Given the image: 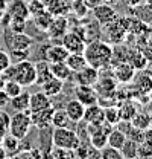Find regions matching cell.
<instances>
[{
	"instance_id": "ab89813d",
	"label": "cell",
	"mask_w": 152,
	"mask_h": 159,
	"mask_svg": "<svg viewBox=\"0 0 152 159\" xmlns=\"http://www.w3.org/2000/svg\"><path fill=\"white\" fill-rule=\"evenodd\" d=\"M11 64H12L11 55L8 52H5V51H0V72H3L5 69H8Z\"/></svg>"
},
{
	"instance_id": "c3c4849f",
	"label": "cell",
	"mask_w": 152,
	"mask_h": 159,
	"mask_svg": "<svg viewBox=\"0 0 152 159\" xmlns=\"http://www.w3.org/2000/svg\"><path fill=\"white\" fill-rule=\"evenodd\" d=\"M146 113H149V116L152 118V101L148 102V110H146Z\"/></svg>"
},
{
	"instance_id": "f5cc1de1",
	"label": "cell",
	"mask_w": 152,
	"mask_h": 159,
	"mask_svg": "<svg viewBox=\"0 0 152 159\" xmlns=\"http://www.w3.org/2000/svg\"><path fill=\"white\" fill-rule=\"evenodd\" d=\"M3 136H5V132L0 130V145H2V141H3Z\"/></svg>"
},
{
	"instance_id": "277c9868",
	"label": "cell",
	"mask_w": 152,
	"mask_h": 159,
	"mask_svg": "<svg viewBox=\"0 0 152 159\" xmlns=\"http://www.w3.org/2000/svg\"><path fill=\"white\" fill-rule=\"evenodd\" d=\"M29 110L26 112H15L11 118H9V129L8 133H11L12 136H15L17 139H24L29 135V130L32 127L31 122V116H29Z\"/></svg>"
},
{
	"instance_id": "52a82bcc",
	"label": "cell",
	"mask_w": 152,
	"mask_h": 159,
	"mask_svg": "<svg viewBox=\"0 0 152 159\" xmlns=\"http://www.w3.org/2000/svg\"><path fill=\"white\" fill-rule=\"evenodd\" d=\"M93 14H95V19L97 20V23L102 25V26H107V25L113 23L114 20L119 17L117 12H116V9H114L111 5H108V3H99V5H96L95 8H93Z\"/></svg>"
},
{
	"instance_id": "1f68e13d",
	"label": "cell",
	"mask_w": 152,
	"mask_h": 159,
	"mask_svg": "<svg viewBox=\"0 0 152 159\" xmlns=\"http://www.w3.org/2000/svg\"><path fill=\"white\" fill-rule=\"evenodd\" d=\"M135 16H137V19L140 20V21H143V23H152V8L149 5H135Z\"/></svg>"
},
{
	"instance_id": "836d02e7",
	"label": "cell",
	"mask_w": 152,
	"mask_h": 159,
	"mask_svg": "<svg viewBox=\"0 0 152 159\" xmlns=\"http://www.w3.org/2000/svg\"><path fill=\"white\" fill-rule=\"evenodd\" d=\"M2 89L8 93V97H9V98H12V97L19 95L20 92L23 90V86H20L15 80H5V83H3V87H2Z\"/></svg>"
},
{
	"instance_id": "816d5d0a",
	"label": "cell",
	"mask_w": 152,
	"mask_h": 159,
	"mask_svg": "<svg viewBox=\"0 0 152 159\" xmlns=\"http://www.w3.org/2000/svg\"><path fill=\"white\" fill-rule=\"evenodd\" d=\"M3 83H5V78H3V75H2V72H0V89L3 87Z\"/></svg>"
},
{
	"instance_id": "44dd1931",
	"label": "cell",
	"mask_w": 152,
	"mask_h": 159,
	"mask_svg": "<svg viewBox=\"0 0 152 159\" xmlns=\"http://www.w3.org/2000/svg\"><path fill=\"white\" fill-rule=\"evenodd\" d=\"M29 98H31V93L21 90L19 95L9 99V104L15 112H26V110H29Z\"/></svg>"
},
{
	"instance_id": "ffe728a7",
	"label": "cell",
	"mask_w": 152,
	"mask_h": 159,
	"mask_svg": "<svg viewBox=\"0 0 152 159\" xmlns=\"http://www.w3.org/2000/svg\"><path fill=\"white\" fill-rule=\"evenodd\" d=\"M35 72H37V80L35 84L41 86L44 81L52 78V72H50V63L47 60H40L35 63Z\"/></svg>"
},
{
	"instance_id": "ac0fdd59",
	"label": "cell",
	"mask_w": 152,
	"mask_h": 159,
	"mask_svg": "<svg viewBox=\"0 0 152 159\" xmlns=\"http://www.w3.org/2000/svg\"><path fill=\"white\" fill-rule=\"evenodd\" d=\"M134 81V89L140 93V95H148L152 92V77H149L146 72L141 74H135V77L133 78Z\"/></svg>"
},
{
	"instance_id": "f35d334b",
	"label": "cell",
	"mask_w": 152,
	"mask_h": 159,
	"mask_svg": "<svg viewBox=\"0 0 152 159\" xmlns=\"http://www.w3.org/2000/svg\"><path fill=\"white\" fill-rule=\"evenodd\" d=\"M52 158H76L75 156V150H69V148H59L55 147L53 152H50Z\"/></svg>"
},
{
	"instance_id": "ee69618b",
	"label": "cell",
	"mask_w": 152,
	"mask_h": 159,
	"mask_svg": "<svg viewBox=\"0 0 152 159\" xmlns=\"http://www.w3.org/2000/svg\"><path fill=\"white\" fill-rule=\"evenodd\" d=\"M143 141L152 145V129L151 127H148V129L143 130Z\"/></svg>"
},
{
	"instance_id": "bcb514c9",
	"label": "cell",
	"mask_w": 152,
	"mask_h": 159,
	"mask_svg": "<svg viewBox=\"0 0 152 159\" xmlns=\"http://www.w3.org/2000/svg\"><path fill=\"white\" fill-rule=\"evenodd\" d=\"M145 72H146L149 77H152V60H151V63H148V66L145 67Z\"/></svg>"
},
{
	"instance_id": "8fae6325",
	"label": "cell",
	"mask_w": 152,
	"mask_h": 159,
	"mask_svg": "<svg viewBox=\"0 0 152 159\" xmlns=\"http://www.w3.org/2000/svg\"><path fill=\"white\" fill-rule=\"evenodd\" d=\"M75 98L79 99L84 106H91L95 102H99V97L96 93L95 86H84L76 84L75 86Z\"/></svg>"
},
{
	"instance_id": "d590c367",
	"label": "cell",
	"mask_w": 152,
	"mask_h": 159,
	"mask_svg": "<svg viewBox=\"0 0 152 159\" xmlns=\"http://www.w3.org/2000/svg\"><path fill=\"white\" fill-rule=\"evenodd\" d=\"M100 158L102 159H123L122 158V153L119 148H114L110 145H105L100 148Z\"/></svg>"
},
{
	"instance_id": "603a6c76",
	"label": "cell",
	"mask_w": 152,
	"mask_h": 159,
	"mask_svg": "<svg viewBox=\"0 0 152 159\" xmlns=\"http://www.w3.org/2000/svg\"><path fill=\"white\" fill-rule=\"evenodd\" d=\"M49 34L53 37V39H61L65 32H67V20L62 19V17H58V19H52L49 28H47Z\"/></svg>"
},
{
	"instance_id": "d6986e66",
	"label": "cell",
	"mask_w": 152,
	"mask_h": 159,
	"mask_svg": "<svg viewBox=\"0 0 152 159\" xmlns=\"http://www.w3.org/2000/svg\"><path fill=\"white\" fill-rule=\"evenodd\" d=\"M62 87H64V81L55 78V77L49 78L47 81H44V83L41 84V90H43L47 97H50V98L59 95L61 90H62Z\"/></svg>"
},
{
	"instance_id": "5b68a950",
	"label": "cell",
	"mask_w": 152,
	"mask_h": 159,
	"mask_svg": "<svg viewBox=\"0 0 152 159\" xmlns=\"http://www.w3.org/2000/svg\"><path fill=\"white\" fill-rule=\"evenodd\" d=\"M62 46L69 51V54H84V49H85V40H84V35L78 34L76 31H72V32H65L62 37Z\"/></svg>"
},
{
	"instance_id": "f546056e",
	"label": "cell",
	"mask_w": 152,
	"mask_h": 159,
	"mask_svg": "<svg viewBox=\"0 0 152 159\" xmlns=\"http://www.w3.org/2000/svg\"><path fill=\"white\" fill-rule=\"evenodd\" d=\"M120 153H122V158H126V159L137 158V142L133 141V139L126 138V141L123 142V145L120 147Z\"/></svg>"
},
{
	"instance_id": "db71d44e",
	"label": "cell",
	"mask_w": 152,
	"mask_h": 159,
	"mask_svg": "<svg viewBox=\"0 0 152 159\" xmlns=\"http://www.w3.org/2000/svg\"><path fill=\"white\" fill-rule=\"evenodd\" d=\"M145 3H146V5H149V6L152 8V0H145Z\"/></svg>"
},
{
	"instance_id": "4dcf8cb0",
	"label": "cell",
	"mask_w": 152,
	"mask_h": 159,
	"mask_svg": "<svg viewBox=\"0 0 152 159\" xmlns=\"http://www.w3.org/2000/svg\"><path fill=\"white\" fill-rule=\"evenodd\" d=\"M119 112H120V119H128V121H131L133 116L138 110H137V107H135V102H133V101H125L123 104L119 106Z\"/></svg>"
},
{
	"instance_id": "ba28073f",
	"label": "cell",
	"mask_w": 152,
	"mask_h": 159,
	"mask_svg": "<svg viewBox=\"0 0 152 159\" xmlns=\"http://www.w3.org/2000/svg\"><path fill=\"white\" fill-rule=\"evenodd\" d=\"M95 89L99 99L113 98L116 95V92H117V81H114L111 78H100L99 77V80L95 84Z\"/></svg>"
},
{
	"instance_id": "7a4b0ae2",
	"label": "cell",
	"mask_w": 152,
	"mask_h": 159,
	"mask_svg": "<svg viewBox=\"0 0 152 159\" xmlns=\"http://www.w3.org/2000/svg\"><path fill=\"white\" fill-rule=\"evenodd\" d=\"M52 142L55 147H59V148L75 150L81 142V138L78 132L70 127H55L52 133Z\"/></svg>"
},
{
	"instance_id": "11a10c76",
	"label": "cell",
	"mask_w": 152,
	"mask_h": 159,
	"mask_svg": "<svg viewBox=\"0 0 152 159\" xmlns=\"http://www.w3.org/2000/svg\"><path fill=\"white\" fill-rule=\"evenodd\" d=\"M2 32H3V25L0 23V35H2Z\"/></svg>"
},
{
	"instance_id": "9a60e30c",
	"label": "cell",
	"mask_w": 152,
	"mask_h": 159,
	"mask_svg": "<svg viewBox=\"0 0 152 159\" xmlns=\"http://www.w3.org/2000/svg\"><path fill=\"white\" fill-rule=\"evenodd\" d=\"M47 107H52V98L50 97H47L43 90L31 93L29 112H38V110H43V109H47Z\"/></svg>"
},
{
	"instance_id": "f6af8a7d",
	"label": "cell",
	"mask_w": 152,
	"mask_h": 159,
	"mask_svg": "<svg viewBox=\"0 0 152 159\" xmlns=\"http://www.w3.org/2000/svg\"><path fill=\"white\" fill-rule=\"evenodd\" d=\"M6 8H8L6 0H0V16H3V14L6 12Z\"/></svg>"
},
{
	"instance_id": "d6a6232c",
	"label": "cell",
	"mask_w": 152,
	"mask_h": 159,
	"mask_svg": "<svg viewBox=\"0 0 152 159\" xmlns=\"http://www.w3.org/2000/svg\"><path fill=\"white\" fill-rule=\"evenodd\" d=\"M103 112H105V122H108L110 125H116L120 121L119 106H107L103 107Z\"/></svg>"
},
{
	"instance_id": "f1b7e54d",
	"label": "cell",
	"mask_w": 152,
	"mask_h": 159,
	"mask_svg": "<svg viewBox=\"0 0 152 159\" xmlns=\"http://www.w3.org/2000/svg\"><path fill=\"white\" fill-rule=\"evenodd\" d=\"M151 122L152 118L149 116V113H141V112H137L133 116V119H131V124L134 127L140 129V130H145V129L151 127Z\"/></svg>"
},
{
	"instance_id": "cb8c5ba5",
	"label": "cell",
	"mask_w": 152,
	"mask_h": 159,
	"mask_svg": "<svg viewBox=\"0 0 152 159\" xmlns=\"http://www.w3.org/2000/svg\"><path fill=\"white\" fill-rule=\"evenodd\" d=\"M50 72H52V77H55V78H58V80H62V81L69 80L72 77V74H73L64 61L50 63Z\"/></svg>"
},
{
	"instance_id": "30bf717a",
	"label": "cell",
	"mask_w": 152,
	"mask_h": 159,
	"mask_svg": "<svg viewBox=\"0 0 152 159\" xmlns=\"http://www.w3.org/2000/svg\"><path fill=\"white\" fill-rule=\"evenodd\" d=\"M76 84H84V86H95L96 81L99 80V69H96L90 64H85L82 69L75 72Z\"/></svg>"
},
{
	"instance_id": "4316f807",
	"label": "cell",
	"mask_w": 152,
	"mask_h": 159,
	"mask_svg": "<svg viewBox=\"0 0 152 159\" xmlns=\"http://www.w3.org/2000/svg\"><path fill=\"white\" fill-rule=\"evenodd\" d=\"M128 61L133 64L135 70H145V67H146L148 63H149V60L146 58V55H145L141 51H131Z\"/></svg>"
},
{
	"instance_id": "3957f363",
	"label": "cell",
	"mask_w": 152,
	"mask_h": 159,
	"mask_svg": "<svg viewBox=\"0 0 152 159\" xmlns=\"http://www.w3.org/2000/svg\"><path fill=\"white\" fill-rule=\"evenodd\" d=\"M14 80L23 87H29L35 84L37 72H35V63L31 60H21L14 64Z\"/></svg>"
},
{
	"instance_id": "9c48e42d",
	"label": "cell",
	"mask_w": 152,
	"mask_h": 159,
	"mask_svg": "<svg viewBox=\"0 0 152 159\" xmlns=\"http://www.w3.org/2000/svg\"><path fill=\"white\" fill-rule=\"evenodd\" d=\"M82 121L85 124H93V125H99V124L105 122L103 106H100L99 102H95L91 106H85V112H84Z\"/></svg>"
},
{
	"instance_id": "484cf974",
	"label": "cell",
	"mask_w": 152,
	"mask_h": 159,
	"mask_svg": "<svg viewBox=\"0 0 152 159\" xmlns=\"http://www.w3.org/2000/svg\"><path fill=\"white\" fill-rule=\"evenodd\" d=\"M126 141V135L123 133V132H120L119 129H111L110 130V133H108V136H107V145H110V147H114V148H119L120 150V147L123 145V142Z\"/></svg>"
},
{
	"instance_id": "8992f818",
	"label": "cell",
	"mask_w": 152,
	"mask_h": 159,
	"mask_svg": "<svg viewBox=\"0 0 152 159\" xmlns=\"http://www.w3.org/2000/svg\"><path fill=\"white\" fill-rule=\"evenodd\" d=\"M6 44L12 51H31L34 40L26 32H12L11 37H6Z\"/></svg>"
},
{
	"instance_id": "b9f144b4",
	"label": "cell",
	"mask_w": 152,
	"mask_h": 159,
	"mask_svg": "<svg viewBox=\"0 0 152 159\" xmlns=\"http://www.w3.org/2000/svg\"><path fill=\"white\" fill-rule=\"evenodd\" d=\"M9 115L6 113V112H0V130L2 132H5V133H8V129H9Z\"/></svg>"
},
{
	"instance_id": "2e32d148",
	"label": "cell",
	"mask_w": 152,
	"mask_h": 159,
	"mask_svg": "<svg viewBox=\"0 0 152 159\" xmlns=\"http://www.w3.org/2000/svg\"><path fill=\"white\" fill-rule=\"evenodd\" d=\"M44 60H47L49 63H59V61H65L69 51L62 46V44H53V46H47L44 48Z\"/></svg>"
},
{
	"instance_id": "4fadbf2b",
	"label": "cell",
	"mask_w": 152,
	"mask_h": 159,
	"mask_svg": "<svg viewBox=\"0 0 152 159\" xmlns=\"http://www.w3.org/2000/svg\"><path fill=\"white\" fill-rule=\"evenodd\" d=\"M53 106L52 107H47V109H43V110H38V112H31L29 116H31V122L32 125H35L38 129H47L52 125V113H53Z\"/></svg>"
},
{
	"instance_id": "d4e9b609",
	"label": "cell",
	"mask_w": 152,
	"mask_h": 159,
	"mask_svg": "<svg viewBox=\"0 0 152 159\" xmlns=\"http://www.w3.org/2000/svg\"><path fill=\"white\" fill-rule=\"evenodd\" d=\"M64 63H65V64L69 66V69L75 74V72H78L79 69H82V67L87 64V60L84 57V54H69Z\"/></svg>"
},
{
	"instance_id": "7c38bea8",
	"label": "cell",
	"mask_w": 152,
	"mask_h": 159,
	"mask_svg": "<svg viewBox=\"0 0 152 159\" xmlns=\"http://www.w3.org/2000/svg\"><path fill=\"white\" fill-rule=\"evenodd\" d=\"M113 74L114 78L117 80V83L126 84V83H131L133 78L135 77V69H134V66L129 61H120L114 67Z\"/></svg>"
},
{
	"instance_id": "60d3db41",
	"label": "cell",
	"mask_w": 152,
	"mask_h": 159,
	"mask_svg": "<svg viewBox=\"0 0 152 159\" xmlns=\"http://www.w3.org/2000/svg\"><path fill=\"white\" fill-rule=\"evenodd\" d=\"M126 138L133 139V141H135V142L138 144V142L143 141V130H140V129H137V127L133 125V129L129 130V133L126 135Z\"/></svg>"
},
{
	"instance_id": "74e56055",
	"label": "cell",
	"mask_w": 152,
	"mask_h": 159,
	"mask_svg": "<svg viewBox=\"0 0 152 159\" xmlns=\"http://www.w3.org/2000/svg\"><path fill=\"white\" fill-rule=\"evenodd\" d=\"M8 25H9L12 32H24V29H26V20L24 19H14V17H11Z\"/></svg>"
},
{
	"instance_id": "5bb4252c",
	"label": "cell",
	"mask_w": 152,
	"mask_h": 159,
	"mask_svg": "<svg viewBox=\"0 0 152 159\" xmlns=\"http://www.w3.org/2000/svg\"><path fill=\"white\" fill-rule=\"evenodd\" d=\"M65 113L69 119L73 122V124H78V122H82V118H84V112H85V106L79 101V99H70L67 101L65 107H64Z\"/></svg>"
},
{
	"instance_id": "e0dca14e",
	"label": "cell",
	"mask_w": 152,
	"mask_h": 159,
	"mask_svg": "<svg viewBox=\"0 0 152 159\" xmlns=\"http://www.w3.org/2000/svg\"><path fill=\"white\" fill-rule=\"evenodd\" d=\"M6 12L11 16V17H14V19H27L29 17V6L26 5V2L24 0H12L9 5H8V8H6Z\"/></svg>"
},
{
	"instance_id": "83f0119b",
	"label": "cell",
	"mask_w": 152,
	"mask_h": 159,
	"mask_svg": "<svg viewBox=\"0 0 152 159\" xmlns=\"http://www.w3.org/2000/svg\"><path fill=\"white\" fill-rule=\"evenodd\" d=\"M70 124H72V121L69 119L64 109L53 110V113H52V125L53 127H70Z\"/></svg>"
},
{
	"instance_id": "e575fe53",
	"label": "cell",
	"mask_w": 152,
	"mask_h": 159,
	"mask_svg": "<svg viewBox=\"0 0 152 159\" xmlns=\"http://www.w3.org/2000/svg\"><path fill=\"white\" fill-rule=\"evenodd\" d=\"M50 21H52V14H50V12H47V11H44V9L40 11V12H37V17H35L37 28L43 29V31H47Z\"/></svg>"
},
{
	"instance_id": "8d00e7d4",
	"label": "cell",
	"mask_w": 152,
	"mask_h": 159,
	"mask_svg": "<svg viewBox=\"0 0 152 159\" xmlns=\"http://www.w3.org/2000/svg\"><path fill=\"white\" fill-rule=\"evenodd\" d=\"M137 158L140 159H149L152 158V145L141 141L137 144Z\"/></svg>"
},
{
	"instance_id": "7dc6e473",
	"label": "cell",
	"mask_w": 152,
	"mask_h": 159,
	"mask_svg": "<svg viewBox=\"0 0 152 159\" xmlns=\"http://www.w3.org/2000/svg\"><path fill=\"white\" fill-rule=\"evenodd\" d=\"M128 2V5H131V6H135V5H140V3H143L145 0H126Z\"/></svg>"
},
{
	"instance_id": "f907efd6",
	"label": "cell",
	"mask_w": 152,
	"mask_h": 159,
	"mask_svg": "<svg viewBox=\"0 0 152 159\" xmlns=\"http://www.w3.org/2000/svg\"><path fill=\"white\" fill-rule=\"evenodd\" d=\"M5 156H6V153H5V150H3V147L0 145V159H2V158H5Z\"/></svg>"
},
{
	"instance_id": "6da1fadb",
	"label": "cell",
	"mask_w": 152,
	"mask_h": 159,
	"mask_svg": "<svg viewBox=\"0 0 152 159\" xmlns=\"http://www.w3.org/2000/svg\"><path fill=\"white\" fill-rule=\"evenodd\" d=\"M84 57L87 60V64L96 69L107 67L113 61V46L100 40H93L91 43L85 44Z\"/></svg>"
},
{
	"instance_id": "7bdbcfd3",
	"label": "cell",
	"mask_w": 152,
	"mask_h": 159,
	"mask_svg": "<svg viewBox=\"0 0 152 159\" xmlns=\"http://www.w3.org/2000/svg\"><path fill=\"white\" fill-rule=\"evenodd\" d=\"M9 97H8V93L3 90V89H0V107L3 109V107H6L8 104H9Z\"/></svg>"
},
{
	"instance_id": "681fc988",
	"label": "cell",
	"mask_w": 152,
	"mask_h": 159,
	"mask_svg": "<svg viewBox=\"0 0 152 159\" xmlns=\"http://www.w3.org/2000/svg\"><path fill=\"white\" fill-rule=\"evenodd\" d=\"M105 3H108V5H116V3H119L120 0H103Z\"/></svg>"
},
{
	"instance_id": "7402d4cb",
	"label": "cell",
	"mask_w": 152,
	"mask_h": 159,
	"mask_svg": "<svg viewBox=\"0 0 152 159\" xmlns=\"http://www.w3.org/2000/svg\"><path fill=\"white\" fill-rule=\"evenodd\" d=\"M2 147H3L6 156H14L20 150V139L12 136L11 133H5L3 141H2Z\"/></svg>"
}]
</instances>
